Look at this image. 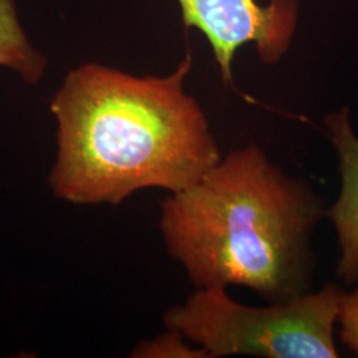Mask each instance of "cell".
<instances>
[{
  "label": "cell",
  "mask_w": 358,
  "mask_h": 358,
  "mask_svg": "<svg viewBox=\"0 0 358 358\" xmlns=\"http://www.w3.org/2000/svg\"><path fill=\"white\" fill-rule=\"evenodd\" d=\"M187 52L166 76L88 63L69 71L51 103L57 134L48 185L72 205H121L143 189L178 192L222 158L198 101L185 90Z\"/></svg>",
  "instance_id": "obj_1"
},
{
  "label": "cell",
  "mask_w": 358,
  "mask_h": 358,
  "mask_svg": "<svg viewBox=\"0 0 358 358\" xmlns=\"http://www.w3.org/2000/svg\"><path fill=\"white\" fill-rule=\"evenodd\" d=\"M327 210L256 145L231 150L161 205L167 252L196 289L241 285L268 303L312 291V238Z\"/></svg>",
  "instance_id": "obj_2"
},
{
  "label": "cell",
  "mask_w": 358,
  "mask_h": 358,
  "mask_svg": "<svg viewBox=\"0 0 358 358\" xmlns=\"http://www.w3.org/2000/svg\"><path fill=\"white\" fill-rule=\"evenodd\" d=\"M344 289L328 282L267 307L232 300L226 288L196 289L164 315L166 328L182 333L208 358H337L334 328Z\"/></svg>",
  "instance_id": "obj_3"
},
{
  "label": "cell",
  "mask_w": 358,
  "mask_h": 358,
  "mask_svg": "<svg viewBox=\"0 0 358 358\" xmlns=\"http://www.w3.org/2000/svg\"><path fill=\"white\" fill-rule=\"evenodd\" d=\"M183 22L205 35L224 83H232L238 50L255 45L260 60L276 64L287 53L297 22L296 0H178Z\"/></svg>",
  "instance_id": "obj_4"
},
{
  "label": "cell",
  "mask_w": 358,
  "mask_h": 358,
  "mask_svg": "<svg viewBox=\"0 0 358 358\" xmlns=\"http://www.w3.org/2000/svg\"><path fill=\"white\" fill-rule=\"evenodd\" d=\"M325 124L338 157L341 177L340 194L327 210L340 245L337 276L345 284H355L358 282V137L346 108L328 115Z\"/></svg>",
  "instance_id": "obj_5"
},
{
  "label": "cell",
  "mask_w": 358,
  "mask_h": 358,
  "mask_svg": "<svg viewBox=\"0 0 358 358\" xmlns=\"http://www.w3.org/2000/svg\"><path fill=\"white\" fill-rule=\"evenodd\" d=\"M47 57L27 38L19 22L15 0H0V66L13 71L35 85L47 71Z\"/></svg>",
  "instance_id": "obj_6"
},
{
  "label": "cell",
  "mask_w": 358,
  "mask_h": 358,
  "mask_svg": "<svg viewBox=\"0 0 358 358\" xmlns=\"http://www.w3.org/2000/svg\"><path fill=\"white\" fill-rule=\"evenodd\" d=\"M167 331L153 340L142 341L131 352L136 358H208L205 349L194 345L182 333Z\"/></svg>",
  "instance_id": "obj_7"
},
{
  "label": "cell",
  "mask_w": 358,
  "mask_h": 358,
  "mask_svg": "<svg viewBox=\"0 0 358 358\" xmlns=\"http://www.w3.org/2000/svg\"><path fill=\"white\" fill-rule=\"evenodd\" d=\"M337 324L340 325V338L343 344L358 356V288L343 294Z\"/></svg>",
  "instance_id": "obj_8"
}]
</instances>
